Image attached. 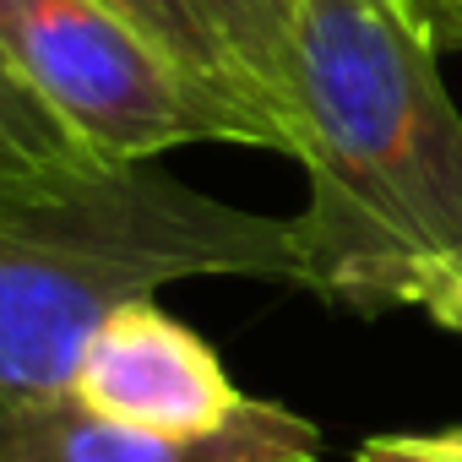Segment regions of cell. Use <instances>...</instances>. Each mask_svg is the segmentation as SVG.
<instances>
[{"label": "cell", "instance_id": "6", "mask_svg": "<svg viewBox=\"0 0 462 462\" xmlns=\"http://www.w3.org/2000/svg\"><path fill=\"white\" fill-rule=\"evenodd\" d=\"M115 169L120 163H104L88 142H77L71 125L0 55V207L55 201V196L98 185Z\"/></svg>", "mask_w": 462, "mask_h": 462}, {"label": "cell", "instance_id": "7", "mask_svg": "<svg viewBox=\"0 0 462 462\" xmlns=\"http://www.w3.org/2000/svg\"><path fill=\"white\" fill-rule=\"evenodd\" d=\"M98 6H109L115 17H125L142 39H152V44H158L174 66H185L201 88H212L217 98L251 109V115L278 136V152H289V147H283V131L273 125V115H267V104H262V93H256V82L245 77L240 55L228 50L212 0H98Z\"/></svg>", "mask_w": 462, "mask_h": 462}, {"label": "cell", "instance_id": "8", "mask_svg": "<svg viewBox=\"0 0 462 462\" xmlns=\"http://www.w3.org/2000/svg\"><path fill=\"white\" fill-rule=\"evenodd\" d=\"M212 12L294 158V0H212Z\"/></svg>", "mask_w": 462, "mask_h": 462}, {"label": "cell", "instance_id": "2", "mask_svg": "<svg viewBox=\"0 0 462 462\" xmlns=\"http://www.w3.org/2000/svg\"><path fill=\"white\" fill-rule=\"evenodd\" d=\"M185 278L305 289L300 223L201 196L158 163L0 207V408L71 392L98 321Z\"/></svg>", "mask_w": 462, "mask_h": 462}, {"label": "cell", "instance_id": "4", "mask_svg": "<svg viewBox=\"0 0 462 462\" xmlns=\"http://www.w3.org/2000/svg\"><path fill=\"white\" fill-rule=\"evenodd\" d=\"M0 462H321V430L262 397L207 430H158L93 413L60 392L0 408Z\"/></svg>", "mask_w": 462, "mask_h": 462}, {"label": "cell", "instance_id": "9", "mask_svg": "<svg viewBox=\"0 0 462 462\" xmlns=\"http://www.w3.org/2000/svg\"><path fill=\"white\" fill-rule=\"evenodd\" d=\"M359 462H462V430L440 435H375L359 446Z\"/></svg>", "mask_w": 462, "mask_h": 462}, {"label": "cell", "instance_id": "5", "mask_svg": "<svg viewBox=\"0 0 462 462\" xmlns=\"http://www.w3.org/2000/svg\"><path fill=\"white\" fill-rule=\"evenodd\" d=\"M71 397L93 413L158 430H207L245 402L217 354L158 300L115 305L88 337Z\"/></svg>", "mask_w": 462, "mask_h": 462}, {"label": "cell", "instance_id": "1", "mask_svg": "<svg viewBox=\"0 0 462 462\" xmlns=\"http://www.w3.org/2000/svg\"><path fill=\"white\" fill-rule=\"evenodd\" d=\"M305 289L462 332V115L408 0H294Z\"/></svg>", "mask_w": 462, "mask_h": 462}, {"label": "cell", "instance_id": "10", "mask_svg": "<svg viewBox=\"0 0 462 462\" xmlns=\"http://www.w3.org/2000/svg\"><path fill=\"white\" fill-rule=\"evenodd\" d=\"M440 50H462V0H408Z\"/></svg>", "mask_w": 462, "mask_h": 462}, {"label": "cell", "instance_id": "3", "mask_svg": "<svg viewBox=\"0 0 462 462\" xmlns=\"http://www.w3.org/2000/svg\"><path fill=\"white\" fill-rule=\"evenodd\" d=\"M0 55L104 163H152L185 142L278 147L240 104L201 88L98 0H0Z\"/></svg>", "mask_w": 462, "mask_h": 462}]
</instances>
